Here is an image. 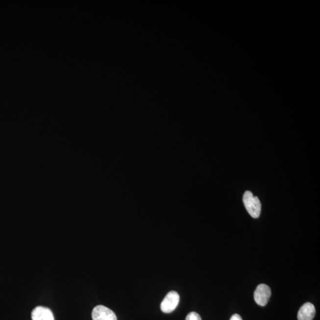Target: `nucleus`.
Masks as SVG:
<instances>
[{
    "label": "nucleus",
    "instance_id": "obj_2",
    "mask_svg": "<svg viewBox=\"0 0 320 320\" xmlns=\"http://www.w3.org/2000/svg\"><path fill=\"white\" fill-rule=\"evenodd\" d=\"M180 302V296L177 292H170L161 302L160 308L164 313H171L175 310Z\"/></svg>",
    "mask_w": 320,
    "mask_h": 320
},
{
    "label": "nucleus",
    "instance_id": "obj_1",
    "mask_svg": "<svg viewBox=\"0 0 320 320\" xmlns=\"http://www.w3.org/2000/svg\"><path fill=\"white\" fill-rule=\"evenodd\" d=\"M243 203L246 210L254 219L259 218L261 213L262 205L259 198L254 197L250 191H246L243 195Z\"/></svg>",
    "mask_w": 320,
    "mask_h": 320
},
{
    "label": "nucleus",
    "instance_id": "obj_6",
    "mask_svg": "<svg viewBox=\"0 0 320 320\" xmlns=\"http://www.w3.org/2000/svg\"><path fill=\"white\" fill-rule=\"evenodd\" d=\"M32 320H54L52 311L44 307H37L32 312Z\"/></svg>",
    "mask_w": 320,
    "mask_h": 320
},
{
    "label": "nucleus",
    "instance_id": "obj_5",
    "mask_svg": "<svg viewBox=\"0 0 320 320\" xmlns=\"http://www.w3.org/2000/svg\"><path fill=\"white\" fill-rule=\"evenodd\" d=\"M316 308L310 302L305 303L300 308L298 313V320H313L316 315Z\"/></svg>",
    "mask_w": 320,
    "mask_h": 320
},
{
    "label": "nucleus",
    "instance_id": "obj_7",
    "mask_svg": "<svg viewBox=\"0 0 320 320\" xmlns=\"http://www.w3.org/2000/svg\"><path fill=\"white\" fill-rule=\"evenodd\" d=\"M186 320H202V319H201L199 314L191 312L187 316Z\"/></svg>",
    "mask_w": 320,
    "mask_h": 320
},
{
    "label": "nucleus",
    "instance_id": "obj_4",
    "mask_svg": "<svg viewBox=\"0 0 320 320\" xmlns=\"http://www.w3.org/2000/svg\"><path fill=\"white\" fill-rule=\"evenodd\" d=\"M93 320H118L113 311L103 305L96 306L92 311Z\"/></svg>",
    "mask_w": 320,
    "mask_h": 320
},
{
    "label": "nucleus",
    "instance_id": "obj_3",
    "mask_svg": "<svg viewBox=\"0 0 320 320\" xmlns=\"http://www.w3.org/2000/svg\"><path fill=\"white\" fill-rule=\"evenodd\" d=\"M271 292L270 287L266 284H260L255 290L254 301L257 304L264 307L267 305L271 296Z\"/></svg>",
    "mask_w": 320,
    "mask_h": 320
},
{
    "label": "nucleus",
    "instance_id": "obj_8",
    "mask_svg": "<svg viewBox=\"0 0 320 320\" xmlns=\"http://www.w3.org/2000/svg\"><path fill=\"white\" fill-rule=\"evenodd\" d=\"M230 320H243V319L239 314H236L231 317Z\"/></svg>",
    "mask_w": 320,
    "mask_h": 320
}]
</instances>
